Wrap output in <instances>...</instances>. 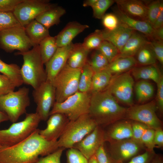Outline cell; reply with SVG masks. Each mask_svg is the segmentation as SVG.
Wrapping results in <instances>:
<instances>
[{
    "instance_id": "obj_35",
    "label": "cell",
    "mask_w": 163,
    "mask_h": 163,
    "mask_svg": "<svg viewBox=\"0 0 163 163\" xmlns=\"http://www.w3.org/2000/svg\"><path fill=\"white\" fill-rule=\"evenodd\" d=\"M87 62L94 72L107 69L109 63L106 57L97 49L95 50L90 60Z\"/></svg>"
},
{
    "instance_id": "obj_58",
    "label": "cell",
    "mask_w": 163,
    "mask_h": 163,
    "mask_svg": "<svg viewBox=\"0 0 163 163\" xmlns=\"http://www.w3.org/2000/svg\"><path fill=\"white\" fill-rule=\"evenodd\" d=\"M88 163H98L94 155L88 159Z\"/></svg>"
},
{
    "instance_id": "obj_3",
    "label": "cell",
    "mask_w": 163,
    "mask_h": 163,
    "mask_svg": "<svg viewBox=\"0 0 163 163\" xmlns=\"http://www.w3.org/2000/svg\"><path fill=\"white\" fill-rule=\"evenodd\" d=\"M15 54L23 57V63L20 72L23 83L30 85L35 89L46 81L39 45H34L31 49L26 51H18Z\"/></svg>"
},
{
    "instance_id": "obj_31",
    "label": "cell",
    "mask_w": 163,
    "mask_h": 163,
    "mask_svg": "<svg viewBox=\"0 0 163 163\" xmlns=\"http://www.w3.org/2000/svg\"><path fill=\"white\" fill-rule=\"evenodd\" d=\"M135 55L137 64L144 66L156 64L157 59L149 40L141 47Z\"/></svg>"
},
{
    "instance_id": "obj_26",
    "label": "cell",
    "mask_w": 163,
    "mask_h": 163,
    "mask_svg": "<svg viewBox=\"0 0 163 163\" xmlns=\"http://www.w3.org/2000/svg\"><path fill=\"white\" fill-rule=\"evenodd\" d=\"M66 13L64 8L56 6L41 13L35 20L49 29L55 25L58 24L60 22L61 17Z\"/></svg>"
},
{
    "instance_id": "obj_39",
    "label": "cell",
    "mask_w": 163,
    "mask_h": 163,
    "mask_svg": "<svg viewBox=\"0 0 163 163\" xmlns=\"http://www.w3.org/2000/svg\"><path fill=\"white\" fill-rule=\"evenodd\" d=\"M115 2L113 0H97L91 7L93 16L96 19H102L107 9Z\"/></svg>"
},
{
    "instance_id": "obj_24",
    "label": "cell",
    "mask_w": 163,
    "mask_h": 163,
    "mask_svg": "<svg viewBox=\"0 0 163 163\" xmlns=\"http://www.w3.org/2000/svg\"><path fill=\"white\" fill-rule=\"evenodd\" d=\"M89 52L84 47L82 43L74 44L66 64L72 68L82 69L87 63Z\"/></svg>"
},
{
    "instance_id": "obj_17",
    "label": "cell",
    "mask_w": 163,
    "mask_h": 163,
    "mask_svg": "<svg viewBox=\"0 0 163 163\" xmlns=\"http://www.w3.org/2000/svg\"><path fill=\"white\" fill-rule=\"evenodd\" d=\"M70 120L64 114L56 113L50 115L47 121V126L39 130L40 134L49 141H57Z\"/></svg>"
},
{
    "instance_id": "obj_12",
    "label": "cell",
    "mask_w": 163,
    "mask_h": 163,
    "mask_svg": "<svg viewBox=\"0 0 163 163\" xmlns=\"http://www.w3.org/2000/svg\"><path fill=\"white\" fill-rule=\"evenodd\" d=\"M56 6L47 0H23L13 13L21 25L25 27L41 13Z\"/></svg>"
},
{
    "instance_id": "obj_51",
    "label": "cell",
    "mask_w": 163,
    "mask_h": 163,
    "mask_svg": "<svg viewBox=\"0 0 163 163\" xmlns=\"http://www.w3.org/2000/svg\"><path fill=\"white\" fill-rule=\"evenodd\" d=\"M94 155L98 163H111L107 153L104 143L99 147Z\"/></svg>"
},
{
    "instance_id": "obj_50",
    "label": "cell",
    "mask_w": 163,
    "mask_h": 163,
    "mask_svg": "<svg viewBox=\"0 0 163 163\" xmlns=\"http://www.w3.org/2000/svg\"><path fill=\"white\" fill-rule=\"evenodd\" d=\"M157 85V91L156 104L157 109L161 113H162L163 112V77L162 75Z\"/></svg>"
},
{
    "instance_id": "obj_44",
    "label": "cell",
    "mask_w": 163,
    "mask_h": 163,
    "mask_svg": "<svg viewBox=\"0 0 163 163\" xmlns=\"http://www.w3.org/2000/svg\"><path fill=\"white\" fill-rule=\"evenodd\" d=\"M64 148L60 147L53 152L39 158L34 163H61L60 159Z\"/></svg>"
},
{
    "instance_id": "obj_13",
    "label": "cell",
    "mask_w": 163,
    "mask_h": 163,
    "mask_svg": "<svg viewBox=\"0 0 163 163\" xmlns=\"http://www.w3.org/2000/svg\"><path fill=\"white\" fill-rule=\"evenodd\" d=\"M157 109L154 101L133 105L127 108L124 118L143 123L154 130L162 128V122L156 114Z\"/></svg>"
},
{
    "instance_id": "obj_48",
    "label": "cell",
    "mask_w": 163,
    "mask_h": 163,
    "mask_svg": "<svg viewBox=\"0 0 163 163\" xmlns=\"http://www.w3.org/2000/svg\"><path fill=\"white\" fill-rule=\"evenodd\" d=\"M154 53L157 60L163 64V41L157 40H149Z\"/></svg>"
},
{
    "instance_id": "obj_52",
    "label": "cell",
    "mask_w": 163,
    "mask_h": 163,
    "mask_svg": "<svg viewBox=\"0 0 163 163\" xmlns=\"http://www.w3.org/2000/svg\"><path fill=\"white\" fill-rule=\"evenodd\" d=\"M154 143L155 148H161L163 147V130L162 128L155 130Z\"/></svg>"
},
{
    "instance_id": "obj_1",
    "label": "cell",
    "mask_w": 163,
    "mask_h": 163,
    "mask_svg": "<svg viewBox=\"0 0 163 163\" xmlns=\"http://www.w3.org/2000/svg\"><path fill=\"white\" fill-rule=\"evenodd\" d=\"M37 129L22 141L11 146L0 145V163H34L59 147L57 141H48Z\"/></svg>"
},
{
    "instance_id": "obj_56",
    "label": "cell",
    "mask_w": 163,
    "mask_h": 163,
    "mask_svg": "<svg viewBox=\"0 0 163 163\" xmlns=\"http://www.w3.org/2000/svg\"><path fill=\"white\" fill-rule=\"evenodd\" d=\"M97 0H86L83 2V5L84 7H86L90 6L92 7Z\"/></svg>"
},
{
    "instance_id": "obj_16",
    "label": "cell",
    "mask_w": 163,
    "mask_h": 163,
    "mask_svg": "<svg viewBox=\"0 0 163 163\" xmlns=\"http://www.w3.org/2000/svg\"><path fill=\"white\" fill-rule=\"evenodd\" d=\"M74 44L72 42L65 46L58 48L56 51L45 64L46 80L52 82L54 78L66 64Z\"/></svg>"
},
{
    "instance_id": "obj_34",
    "label": "cell",
    "mask_w": 163,
    "mask_h": 163,
    "mask_svg": "<svg viewBox=\"0 0 163 163\" xmlns=\"http://www.w3.org/2000/svg\"><path fill=\"white\" fill-rule=\"evenodd\" d=\"M94 73L87 62L82 69L79 81L78 91L90 93Z\"/></svg>"
},
{
    "instance_id": "obj_4",
    "label": "cell",
    "mask_w": 163,
    "mask_h": 163,
    "mask_svg": "<svg viewBox=\"0 0 163 163\" xmlns=\"http://www.w3.org/2000/svg\"><path fill=\"white\" fill-rule=\"evenodd\" d=\"M41 120L36 112L26 113L22 121L13 123L7 129L0 130V145L11 146L24 140L37 129Z\"/></svg>"
},
{
    "instance_id": "obj_25",
    "label": "cell",
    "mask_w": 163,
    "mask_h": 163,
    "mask_svg": "<svg viewBox=\"0 0 163 163\" xmlns=\"http://www.w3.org/2000/svg\"><path fill=\"white\" fill-rule=\"evenodd\" d=\"M24 27L27 35L34 46L39 45L43 40L50 35L49 29L35 19Z\"/></svg>"
},
{
    "instance_id": "obj_23",
    "label": "cell",
    "mask_w": 163,
    "mask_h": 163,
    "mask_svg": "<svg viewBox=\"0 0 163 163\" xmlns=\"http://www.w3.org/2000/svg\"><path fill=\"white\" fill-rule=\"evenodd\" d=\"M149 41L148 39L143 34L134 31L116 58L134 57L141 47Z\"/></svg>"
},
{
    "instance_id": "obj_14",
    "label": "cell",
    "mask_w": 163,
    "mask_h": 163,
    "mask_svg": "<svg viewBox=\"0 0 163 163\" xmlns=\"http://www.w3.org/2000/svg\"><path fill=\"white\" fill-rule=\"evenodd\" d=\"M32 95L37 104L36 113L41 120L46 121L55 100V89L52 82L46 81L34 89Z\"/></svg>"
},
{
    "instance_id": "obj_10",
    "label": "cell",
    "mask_w": 163,
    "mask_h": 163,
    "mask_svg": "<svg viewBox=\"0 0 163 163\" xmlns=\"http://www.w3.org/2000/svg\"><path fill=\"white\" fill-rule=\"evenodd\" d=\"M34 46L24 27H13L0 31V48L6 52L11 53L16 50L26 51Z\"/></svg>"
},
{
    "instance_id": "obj_36",
    "label": "cell",
    "mask_w": 163,
    "mask_h": 163,
    "mask_svg": "<svg viewBox=\"0 0 163 163\" xmlns=\"http://www.w3.org/2000/svg\"><path fill=\"white\" fill-rule=\"evenodd\" d=\"M104 40L102 30H96L88 36L82 43L84 47L90 52L98 49Z\"/></svg>"
},
{
    "instance_id": "obj_8",
    "label": "cell",
    "mask_w": 163,
    "mask_h": 163,
    "mask_svg": "<svg viewBox=\"0 0 163 163\" xmlns=\"http://www.w3.org/2000/svg\"><path fill=\"white\" fill-rule=\"evenodd\" d=\"M82 69H75L67 64L52 82L55 89L56 102L61 103L78 91Z\"/></svg>"
},
{
    "instance_id": "obj_15",
    "label": "cell",
    "mask_w": 163,
    "mask_h": 163,
    "mask_svg": "<svg viewBox=\"0 0 163 163\" xmlns=\"http://www.w3.org/2000/svg\"><path fill=\"white\" fill-rule=\"evenodd\" d=\"M105 143L103 129L97 126L81 141L75 144L73 148L78 150L88 160Z\"/></svg>"
},
{
    "instance_id": "obj_41",
    "label": "cell",
    "mask_w": 163,
    "mask_h": 163,
    "mask_svg": "<svg viewBox=\"0 0 163 163\" xmlns=\"http://www.w3.org/2000/svg\"><path fill=\"white\" fill-rule=\"evenodd\" d=\"M155 130L149 128L146 129L142 135L140 142L145 148L146 150L150 152H154L155 148L154 143Z\"/></svg>"
},
{
    "instance_id": "obj_22",
    "label": "cell",
    "mask_w": 163,
    "mask_h": 163,
    "mask_svg": "<svg viewBox=\"0 0 163 163\" xmlns=\"http://www.w3.org/2000/svg\"><path fill=\"white\" fill-rule=\"evenodd\" d=\"M134 31L120 23L115 30L108 31L104 29L102 30V32L104 40L113 44L120 52Z\"/></svg>"
},
{
    "instance_id": "obj_42",
    "label": "cell",
    "mask_w": 163,
    "mask_h": 163,
    "mask_svg": "<svg viewBox=\"0 0 163 163\" xmlns=\"http://www.w3.org/2000/svg\"><path fill=\"white\" fill-rule=\"evenodd\" d=\"M66 155L67 163H88V160L75 148L68 149Z\"/></svg>"
},
{
    "instance_id": "obj_47",
    "label": "cell",
    "mask_w": 163,
    "mask_h": 163,
    "mask_svg": "<svg viewBox=\"0 0 163 163\" xmlns=\"http://www.w3.org/2000/svg\"><path fill=\"white\" fill-rule=\"evenodd\" d=\"M131 125L133 132L132 138L140 142L141 139L144 132L149 127L143 123L136 121L131 122Z\"/></svg>"
},
{
    "instance_id": "obj_20",
    "label": "cell",
    "mask_w": 163,
    "mask_h": 163,
    "mask_svg": "<svg viewBox=\"0 0 163 163\" xmlns=\"http://www.w3.org/2000/svg\"><path fill=\"white\" fill-rule=\"evenodd\" d=\"M114 11L121 23L143 34L149 40L155 39V30L148 22L131 18L121 12L117 8L114 9Z\"/></svg>"
},
{
    "instance_id": "obj_21",
    "label": "cell",
    "mask_w": 163,
    "mask_h": 163,
    "mask_svg": "<svg viewBox=\"0 0 163 163\" xmlns=\"http://www.w3.org/2000/svg\"><path fill=\"white\" fill-rule=\"evenodd\" d=\"M89 27L88 25L82 24L77 21L69 22L55 37L58 47L69 45L75 37Z\"/></svg>"
},
{
    "instance_id": "obj_7",
    "label": "cell",
    "mask_w": 163,
    "mask_h": 163,
    "mask_svg": "<svg viewBox=\"0 0 163 163\" xmlns=\"http://www.w3.org/2000/svg\"><path fill=\"white\" fill-rule=\"evenodd\" d=\"M29 92V88L24 87L0 96V110L7 115L11 122H16L26 113L30 104Z\"/></svg>"
},
{
    "instance_id": "obj_57",
    "label": "cell",
    "mask_w": 163,
    "mask_h": 163,
    "mask_svg": "<svg viewBox=\"0 0 163 163\" xmlns=\"http://www.w3.org/2000/svg\"><path fill=\"white\" fill-rule=\"evenodd\" d=\"M8 120H9V119L7 115L0 110V124L3 122Z\"/></svg>"
},
{
    "instance_id": "obj_19",
    "label": "cell",
    "mask_w": 163,
    "mask_h": 163,
    "mask_svg": "<svg viewBox=\"0 0 163 163\" xmlns=\"http://www.w3.org/2000/svg\"><path fill=\"white\" fill-rule=\"evenodd\" d=\"M117 8L128 16L138 20L147 21L148 3L139 0H116Z\"/></svg>"
},
{
    "instance_id": "obj_30",
    "label": "cell",
    "mask_w": 163,
    "mask_h": 163,
    "mask_svg": "<svg viewBox=\"0 0 163 163\" xmlns=\"http://www.w3.org/2000/svg\"><path fill=\"white\" fill-rule=\"evenodd\" d=\"M20 69V67L17 64H7L0 58V72L8 77L16 87L20 86L23 84Z\"/></svg>"
},
{
    "instance_id": "obj_38",
    "label": "cell",
    "mask_w": 163,
    "mask_h": 163,
    "mask_svg": "<svg viewBox=\"0 0 163 163\" xmlns=\"http://www.w3.org/2000/svg\"><path fill=\"white\" fill-rule=\"evenodd\" d=\"M162 5L163 1L160 0L149 2L148 3L147 21L152 26L158 17Z\"/></svg>"
},
{
    "instance_id": "obj_46",
    "label": "cell",
    "mask_w": 163,
    "mask_h": 163,
    "mask_svg": "<svg viewBox=\"0 0 163 163\" xmlns=\"http://www.w3.org/2000/svg\"><path fill=\"white\" fill-rule=\"evenodd\" d=\"M154 152L146 150L143 152L132 158L128 162L124 163H149L156 155Z\"/></svg>"
},
{
    "instance_id": "obj_55",
    "label": "cell",
    "mask_w": 163,
    "mask_h": 163,
    "mask_svg": "<svg viewBox=\"0 0 163 163\" xmlns=\"http://www.w3.org/2000/svg\"><path fill=\"white\" fill-rule=\"evenodd\" d=\"M149 163H163V157L161 155L156 154Z\"/></svg>"
},
{
    "instance_id": "obj_27",
    "label": "cell",
    "mask_w": 163,
    "mask_h": 163,
    "mask_svg": "<svg viewBox=\"0 0 163 163\" xmlns=\"http://www.w3.org/2000/svg\"><path fill=\"white\" fill-rule=\"evenodd\" d=\"M132 74L136 79L150 80L156 84L161 75L156 64L135 67L132 69Z\"/></svg>"
},
{
    "instance_id": "obj_28",
    "label": "cell",
    "mask_w": 163,
    "mask_h": 163,
    "mask_svg": "<svg viewBox=\"0 0 163 163\" xmlns=\"http://www.w3.org/2000/svg\"><path fill=\"white\" fill-rule=\"evenodd\" d=\"M137 64L134 56L118 57L109 63L107 69L112 74L117 75L128 71Z\"/></svg>"
},
{
    "instance_id": "obj_37",
    "label": "cell",
    "mask_w": 163,
    "mask_h": 163,
    "mask_svg": "<svg viewBox=\"0 0 163 163\" xmlns=\"http://www.w3.org/2000/svg\"><path fill=\"white\" fill-rule=\"evenodd\" d=\"M104 56L109 63L115 59L120 52L117 48L111 42L104 40L97 49Z\"/></svg>"
},
{
    "instance_id": "obj_9",
    "label": "cell",
    "mask_w": 163,
    "mask_h": 163,
    "mask_svg": "<svg viewBox=\"0 0 163 163\" xmlns=\"http://www.w3.org/2000/svg\"><path fill=\"white\" fill-rule=\"evenodd\" d=\"M108 142V147L105 148L111 163L127 162L146 150L140 142L132 138Z\"/></svg>"
},
{
    "instance_id": "obj_40",
    "label": "cell",
    "mask_w": 163,
    "mask_h": 163,
    "mask_svg": "<svg viewBox=\"0 0 163 163\" xmlns=\"http://www.w3.org/2000/svg\"><path fill=\"white\" fill-rule=\"evenodd\" d=\"M21 26L13 12H0V31L13 27Z\"/></svg>"
},
{
    "instance_id": "obj_5",
    "label": "cell",
    "mask_w": 163,
    "mask_h": 163,
    "mask_svg": "<svg viewBox=\"0 0 163 163\" xmlns=\"http://www.w3.org/2000/svg\"><path fill=\"white\" fill-rule=\"evenodd\" d=\"M97 126L88 114L70 121L57 140L59 148L69 149L79 142Z\"/></svg>"
},
{
    "instance_id": "obj_49",
    "label": "cell",
    "mask_w": 163,
    "mask_h": 163,
    "mask_svg": "<svg viewBox=\"0 0 163 163\" xmlns=\"http://www.w3.org/2000/svg\"><path fill=\"white\" fill-rule=\"evenodd\" d=\"M23 0H0V12H13L16 6Z\"/></svg>"
},
{
    "instance_id": "obj_29",
    "label": "cell",
    "mask_w": 163,
    "mask_h": 163,
    "mask_svg": "<svg viewBox=\"0 0 163 163\" xmlns=\"http://www.w3.org/2000/svg\"><path fill=\"white\" fill-rule=\"evenodd\" d=\"M112 76V74L107 69L94 72L90 93L104 90L109 85Z\"/></svg>"
},
{
    "instance_id": "obj_54",
    "label": "cell",
    "mask_w": 163,
    "mask_h": 163,
    "mask_svg": "<svg viewBox=\"0 0 163 163\" xmlns=\"http://www.w3.org/2000/svg\"><path fill=\"white\" fill-rule=\"evenodd\" d=\"M155 30V39L163 40V26Z\"/></svg>"
},
{
    "instance_id": "obj_45",
    "label": "cell",
    "mask_w": 163,
    "mask_h": 163,
    "mask_svg": "<svg viewBox=\"0 0 163 163\" xmlns=\"http://www.w3.org/2000/svg\"><path fill=\"white\" fill-rule=\"evenodd\" d=\"M16 87L8 77L4 74H0V96L14 91Z\"/></svg>"
},
{
    "instance_id": "obj_2",
    "label": "cell",
    "mask_w": 163,
    "mask_h": 163,
    "mask_svg": "<svg viewBox=\"0 0 163 163\" xmlns=\"http://www.w3.org/2000/svg\"><path fill=\"white\" fill-rule=\"evenodd\" d=\"M91 94L88 114L97 126L103 128L124 118L127 108L120 105L108 91Z\"/></svg>"
},
{
    "instance_id": "obj_18",
    "label": "cell",
    "mask_w": 163,
    "mask_h": 163,
    "mask_svg": "<svg viewBox=\"0 0 163 163\" xmlns=\"http://www.w3.org/2000/svg\"><path fill=\"white\" fill-rule=\"evenodd\" d=\"M105 142L132 138L131 121L121 119L103 128Z\"/></svg>"
},
{
    "instance_id": "obj_43",
    "label": "cell",
    "mask_w": 163,
    "mask_h": 163,
    "mask_svg": "<svg viewBox=\"0 0 163 163\" xmlns=\"http://www.w3.org/2000/svg\"><path fill=\"white\" fill-rule=\"evenodd\" d=\"M102 23L105 30L112 31L116 29L120 24L117 16L113 13L105 14L102 18Z\"/></svg>"
},
{
    "instance_id": "obj_53",
    "label": "cell",
    "mask_w": 163,
    "mask_h": 163,
    "mask_svg": "<svg viewBox=\"0 0 163 163\" xmlns=\"http://www.w3.org/2000/svg\"><path fill=\"white\" fill-rule=\"evenodd\" d=\"M163 26V5L161 7L159 14L152 26L154 29H157Z\"/></svg>"
},
{
    "instance_id": "obj_32",
    "label": "cell",
    "mask_w": 163,
    "mask_h": 163,
    "mask_svg": "<svg viewBox=\"0 0 163 163\" xmlns=\"http://www.w3.org/2000/svg\"><path fill=\"white\" fill-rule=\"evenodd\" d=\"M136 97L139 103H144L150 99L153 96L154 88L152 84L145 80H141L135 86Z\"/></svg>"
},
{
    "instance_id": "obj_33",
    "label": "cell",
    "mask_w": 163,
    "mask_h": 163,
    "mask_svg": "<svg viewBox=\"0 0 163 163\" xmlns=\"http://www.w3.org/2000/svg\"><path fill=\"white\" fill-rule=\"evenodd\" d=\"M39 45L42 60L44 64L50 59L58 48L55 38L50 35L43 40Z\"/></svg>"
},
{
    "instance_id": "obj_11",
    "label": "cell",
    "mask_w": 163,
    "mask_h": 163,
    "mask_svg": "<svg viewBox=\"0 0 163 163\" xmlns=\"http://www.w3.org/2000/svg\"><path fill=\"white\" fill-rule=\"evenodd\" d=\"M134 80L129 71L113 76L107 87L108 91L117 100L129 106L133 105Z\"/></svg>"
},
{
    "instance_id": "obj_6",
    "label": "cell",
    "mask_w": 163,
    "mask_h": 163,
    "mask_svg": "<svg viewBox=\"0 0 163 163\" xmlns=\"http://www.w3.org/2000/svg\"><path fill=\"white\" fill-rule=\"evenodd\" d=\"M91 94L78 91L61 103L55 102L50 113H60L65 115L70 121L88 114Z\"/></svg>"
}]
</instances>
